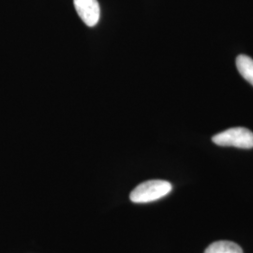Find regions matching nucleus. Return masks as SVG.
Listing matches in <instances>:
<instances>
[{
	"label": "nucleus",
	"mask_w": 253,
	"mask_h": 253,
	"mask_svg": "<svg viewBox=\"0 0 253 253\" xmlns=\"http://www.w3.org/2000/svg\"><path fill=\"white\" fill-rule=\"evenodd\" d=\"M236 68L246 81L253 85V59L248 55L240 54L236 58Z\"/></svg>",
	"instance_id": "obj_4"
},
{
	"label": "nucleus",
	"mask_w": 253,
	"mask_h": 253,
	"mask_svg": "<svg viewBox=\"0 0 253 253\" xmlns=\"http://www.w3.org/2000/svg\"><path fill=\"white\" fill-rule=\"evenodd\" d=\"M205 253H243V251L234 242L217 241L208 246Z\"/></svg>",
	"instance_id": "obj_5"
},
{
	"label": "nucleus",
	"mask_w": 253,
	"mask_h": 253,
	"mask_svg": "<svg viewBox=\"0 0 253 253\" xmlns=\"http://www.w3.org/2000/svg\"><path fill=\"white\" fill-rule=\"evenodd\" d=\"M172 184L165 180H149L138 185L129 198L136 204H145L161 199L172 190Z\"/></svg>",
	"instance_id": "obj_1"
},
{
	"label": "nucleus",
	"mask_w": 253,
	"mask_h": 253,
	"mask_svg": "<svg viewBox=\"0 0 253 253\" xmlns=\"http://www.w3.org/2000/svg\"><path fill=\"white\" fill-rule=\"evenodd\" d=\"M73 3L78 15L86 26L94 27L98 24L100 16L98 0H73Z\"/></svg>",
	"instance_id": "obj_3"
},
{
	"label": "nucleus",
	"mask_w": 253,
	"mask_h": 253,
	"mask_svg": "<svg viewBox=\"0 0 253 253\" xmlns=\"http://www.w3.org/2000/svg\"><path fill=\"white\" fill-rule=\"evenodd\" d=\"M214 144L237 148H253V132L246 127H232L217 133L212 138Z\"/></svg>",
	"instance_id": "obj_2"
}]
</instances>
